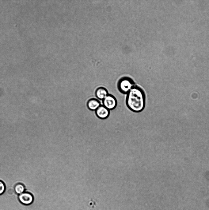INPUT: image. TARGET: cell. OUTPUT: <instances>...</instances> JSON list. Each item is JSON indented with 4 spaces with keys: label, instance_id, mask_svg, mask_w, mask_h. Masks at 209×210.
Returning a JSON list of instances; mask_svg holds the SVG:
<instances>
[{
    "label": "cell",
    "instance_id": "7",
    "mask_svg": "<svg viewBox=\"0 0 209 210\" xmlns=\"http://www.w3.org/2000/svg\"><path fill=\"white\" fill-rule=\"evenodd\" d=\"M101 105L100 101L96 98H92L89 100L87 103L88 109L93 111H95Z\"/></svg>",
    "mask_w": 209,
    "mask_h": 210
},
{
    "label": "cell",
    "instance_id": "5",
    "mask_svg": "<svg viewBox=\"0 0 209 210\" xmlns=\"http://www.w3.org/2000/svg\"><path fill=\"white\" fill-rule=\"evenodd\" d=\"M19 199L21 203L25 205H29L33 202L32 195L28 192H24L19 195Z\"/></svg>",
    "mask_w": 209,
    "mask_h": 210
},
{
    "label": "cell",
    "instance_id": "3",
    "mask_svg": "<svg viewBox=\"0 0 209 210\" xmlns=\"http://www.w3.org/2000/svg\"><path fill=\"white\" fill-rule=\"evenodd\" d=\"M103 105L109 110L114 109L117 105V101L113 95L108 94L103 100Z\"/></svg>",
    "mask_w": 209,
    "mask_h": 210
},
{
    "label": "cell",
    "instance_id": "2",
    "mask_svg": "<svg viewBox=\"0 0 209 210\" xmlns=\"http://www.w3.org/2000/svg\"><path fill=\"white\" fill-rule=\"evenodd\" d=\"M135 85L134 82L131 78L129 77H124L119 80L117 87L120 93L127 94Z\"/></svg>",
    "mask_w": 209,
    "mask_h": 210
},
{
    "label": "cell",
    "instance_id": "1",
    "mask_svg": "<svg viewBox=\"0 0 209 210\" xmlns=\"http://www.w3.org/2000/svg\"><path fill=\"white\" fill-rule=\"evenodd\" d=\"M126 95V103L130 110L134 112L139 113L144 109L146 97L141 88L135 85Z\"/></svg>",
    "mask_w": 209,
    "mask_h": 210
},
{
    "label": "cell",
    "instance_id": "6",
    "mask_svg": "<svg viewBox=\"0 0 209 210\" xmlns=\"http://www.w3.org/2000/svg\"><path fill=\"white\" fill-rule=\"evenodd\" d=\"M109 94L108 90L104 87H100L97 89L95 95L98 100H103Z\"/></svg>",
    "mask_w": 209,
    "mask_h": 210
},
{
    "label": "cell",
    "instance_id": "4",
    "mask_svg": "<svg viewBox=\"0 0 209 210\" xmlns=\"http://www.w3.org/2000/svg\"><path fill=\"white\" fill-rule=\"evenodd\" d=\"M95 111L97 117L101 119H106L110 113V110L103 105H101Z\"/></svg>",
    "mask_w": 209,
    "mask_h": 210
},
{
    "label": "cell",
    "instance_id": "8",
    "mask_svg": "<svg viewBox=\"0 0 209 210\" xmlns=\"http://www.w3.org/2000/svg\"><path fill=\"white\" fill-rule=\"evenodd\" d=\"M14 189L15 192L19 195L25 192V187L23 184L18 183L14 186Z\"/></svg>",
    "mask_w": 209,
    "mask_h": 210
},
{
    "label": "cell",
    "instance_id": "9",
    "mask_svg": "<svg viewBox=\"0 0 209 210\" xmlns=\"http://www.w3.org/2000/svg\"><path fill=\"white\" fill-rule=\"evenodd\" d=\"M6 190V185L4 183L0 180V195L4 193Z\"/></svg>",
    "mask_w": 209,
    "mask_h": 210
}]
</instances>
